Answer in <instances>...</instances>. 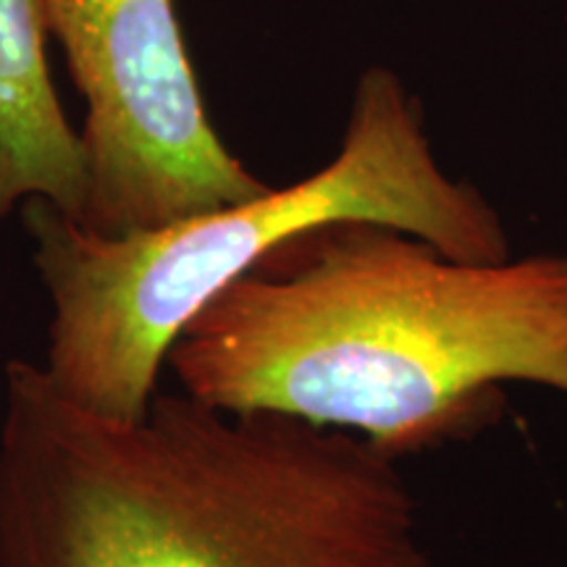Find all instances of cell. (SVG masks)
<instances>
[{
  "mask_svg": "<svg viewBox=\"0 0 567 567\" xmlns=\"http://www.w3.org/2000/svg\"><path fill=\"white\" fill-rule=\"evenodd\" d=\"M166 365L226 413L421 452L481 429L509 381L567 396V252L471 264L394 226L326 224L213 295Z\"/></svg>",
  "mask_w": 567,
  "mask_h": 567,
  "instance_id": "obj_1",
  "label": "cell"
},
{
  "mask_svg": "<svg viewBox=\"0 0 567 567\" xmlns=\"http://www.w3.org/2000/svg\"><path fill=\"white\" fill-rule=\"evenodd\" d=\"M0 567H431L396 457L350 431L155 392L134 421L11 360Z\"/></svg>",
  "mask_w": 567,
  "mask_h": 567,
  "instance_id": "obj_2",
  "label": "cell"
},
{
  "mask_svg": "<svg viewBox=\"0 0 567 567\" xmlns=\"http://www.w3.org/2000/svg\"><path fill=\"white\" fill-rule=\"evenodd\" d=\"M339 221L394 226L471 264L513 258L494 205L436 161L421 103L394 71L371 66L354 87L339 153L289 187L126 237L27 200L32 266L51 300L42 371L84 410L145 415L189 318L274 247Z\"/></svg>",
  "mask_w": 567,
  "mask_h": 567,
  "instance_id": "obj_3",
  "label": "cell"
},
{
  "mask_svg": "<svg viewBox=\"0 0 567 567\" xmlns=\"http://www.w3.org/2000/svg\"><path fill=\"white\" fill-rule=\"evenodd\" d=\"M87 105V203L103 237L153 231L266 193L213 130L174 0H42Z\"/></svg>",
  "mask_w": 567,
  "mask_h": 567,
  "instance_id": "obj_4",
  "label": "cell"
},
{
  "mask_svg": "<svg viewBox=\"0 0 567 567\" xmlns=\"http://www.w3.org/2000/svg\"><path fill=\"white\" fill-rule=\"evenodd\" d=\"M42 0H0V226L27 200L80 221L87 163L48 66Z\"/></svg>",
  "mask_w": 567,
  "mask_h": 567,
  "instance_id": "obj_5",
  "label": "cell"
}]
</instances>
